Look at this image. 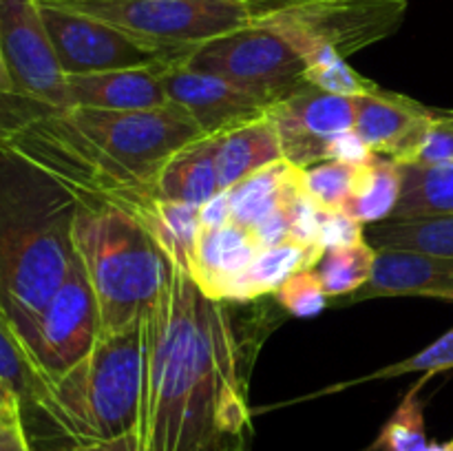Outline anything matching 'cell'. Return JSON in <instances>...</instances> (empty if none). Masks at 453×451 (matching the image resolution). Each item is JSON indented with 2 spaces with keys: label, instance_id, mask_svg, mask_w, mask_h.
<instances>
[{
  "label": "cell",
  "instance_id": "cell-20",
  "mask_svg": "<svg viewBox=\"0 0 453 451\" xmlns=\"http://www.w3.org/2000/svg\"><path fill=\"white\" fill-rule=\"evenodd\" d=\"M155 197L202 206L221 193L217 172V135H203L177 150L155 180Z\"/></svg>",
  "mask_w": 453,
  "mask_h": 451
},
{
  "label": "cell",
  "instance_id": "cell-21",
  "mask_svg": "<svg viewBox=\"0 0 453 451\" xmlns=\"http://www.w3.org/2000/svg\"><path fill=\"white\" fill-rule=\"evenodd\" d=\"M321 246H296V243H283V246L261 248L259 255L252 259L243 272L230 279L221 292V301H234L246 303L259 296L273 294L288 277L299 270H312L321 259Z\"/></svg>",
  "mask_w": 453,
  "mask_h": 451
},
{
  "label": "cell",
  "instance_id": "cell-12",
  "mask_svg": "<svg viewBox=\"0 0 453 451\" xmlns=\"http://www.w3.org/2000/svg\"><path fill=\"white\" fill-rule=\"evenodd\" d=\"M268 115L279 133L283 159L299 168L326 162L327 144L341 133L354 131V97L334 96L303 84L290 96L268 106Z\"/></svg>",
  "mask_w": 453,
  "mask_h": 451
},
{
  "label": "cell",
  "instance_id": "cell-41",
  "mask_svg": "<svg viewBox=\"0 0 453 451\" xmlns=\"http://www.w3.org/2000/svg\"><path fill=\"white\" fill-rule=\"evenodd\" d=\"M425 451H453V438H449L447 442H429Z\"/></svg>",
  "mask_w": 453,
  "mask_h": 451
},
{
  "label": "cell",
  "instance_id": "cell-42",
  "mask_svg": "<svg viewBox=\"0 0 453 451\" xmlns=\"http://www.w3.org/2000/svg\"><path fill=\"white\" fill-rule=\"evenodd\" d=\"M242 3H248V4H252V7H257V4H264V3H268V0H242Z\"/></svg>",
  "mask_w": 453,
  "mask_h": 451
},
{
  "label": "cell",
  "instance_id": "cell-13",
  "mask_svg": "<svg viewBox=\"0 0 453 451\" xmlns=\"http://www.w3.org/2000/svg\"><path fill=\"white\" fill-rule=\"evenodd\" d=\"M168 102L184 109L195 119L203 135H219L228 128L261 118L268 111L264 102L242 91L234 84L190 69L181 60L162 71Z\"/></svg>",
  "mask_w": 453,
  "mask_h": 451
},
{
  "label": "cell",
  "instance_id": "cell-10",
  "mask_svg": "<svg viewBox=\"0 0 453 451\" xmlns=\"http://www.w3.org/2000/svg\"><path fill=\"white\" fill-rule=\"evenodd\" d=\"M102 334L100 310L78 256L62 286L44 305L27 354L44 383H53L78 365Z\"/></svg>",
  "mask_w": 453,
  "mask_h": 451
},
{
  "label": "cell",
  "instance_id": "cell-11",
  "mask_svg": "<svg viewBox=\"0 0 453 451\" xmlns=\"http://www.w3.org/2000/svg\"><path fill=\"white\" fill-rule=\"evenodd\" d=\"M0 49L16 96L56 109L69 106L66 75L35 0H0Z\"/></svg>",
  "mask_w": 453,
  "mask_h": 451
},
{
  "label": "cell",
  "instance_id": "cell-35",
  "mask_svg": "<svg viewBox=\"0 0 453 451\" xmlns=\"http://www.w3.org/2000/svg\"><path fill=\"white\" fill-rule=\"evenodd\" d=\"M374 157V150H372L354 131L341 133V135L332 137L330 144H327V159H336V162L363 166V164H370Z\"/></svg>",
  "mask_w": 453,
  "mask_h": 451
},
{
  "label": "cell",
  "instance_id": "cell-36",
  "mask_svg": "<svg viewBox=\"0 0 453 451\" xmlns=\"http://www.w3.org/2000/svg\"><path fill=\"white\" fill-rule=\"evenodd\" d=\"M199 224H202V228H221V226L230 224L228 190H221L199 206Z\"/></svg>",
  "mask_w": 453,
  "mask_h": 451
},
{
  "label": "cell",
  "instance_id": "cell-40",
  "mask_svg": "<svg viewBox=\"0 0 453 451\" xmlns=\"http://www.w3.org/2000/svg\"><path fill=\"white\" fill-rule=\"evenodd\" d=\"M13 93V82H12V75H9L7 65H4V57H3V49H0V100H4L7 96Z\"/></svg>",
  "mask_w": 453,
  "mask_h": 451
},
{
  "label": "cell",
  "instance_id": "cell-2",
  "mask_svg": "<svg viewBox=\"0 0 453 451\" xmlns=\"http://www.w3.org/2000/svg\"><path fill=\"white\" fill-rule=\"evenodd\" d=\"M75 212L56 180L0 144V318L25 349L75 259Z\"/></svg>",
  "mask_w": 453,
  "mask_h": 451
},
{
  "label": "cell",
  "instance_id": "cell-18",
  "mask_svg": "<svg viewBox=\"0 0 453 451\" xmlns=\"http://www.w3.org/2000/svg\"><path fill=\"white\" fill-rule=\"evenodd\" d=\"M305 193L303 168L288 159L270 164L234 184L230 195V221L246 230H255L273 212Z\"/></svg>",
  "mask_w": 453,
  "mask_h": 451
},
{
  "label": "cell",
  "instance_id": "cell-27",
  "mask_svg": "<svg viewBox=\"0 0 453 451\" xmlns=\"http://www.w3.org/2000/svg\"><path fill=\"white\" fill-rule=\"evenodd\" d=\"M199 230V206L159 199L150 234L162 246L173 265L188 270Z\"/></svg>",
  "mask_w": 453,
  "mask_h": 451
},
{
  "label": "cell",
  "instance_id": "cell-7",
  "mask_svg": "<svg viewBox=\"0 0 453 451\" xmlns=\"http://www.w3.org/2000/svg\"><path fill=\"white\" fill-rule=\"evenodd\" d=\"M66 118L124 171L155 186L164 164L203 137L202 128L175 104L150 111H102L66 106Z\"/></svg>",
  "mask_w": 453,
  "mask_h": 451
},
{
  "label": "cell",
  "instance_id": "cell-9",
  "mask_svg": "<svg viewBox=\"0 0 453 451\" xmlns=\"http://www.w3.org/2000/svg\"><path fill=\"white\" fill-rule=\"evenodd\" d=\"M40 16L65 75L168 66L186 56L58 4H40Z\"/></svg>",
  "mask_w": 453,
  "mask_h": 451
},
{
  "label": "cell",
  "instance_id": "cell-29",
  "mask_svg": "<svg viewBox=\"0 0 453 451\" xmlns=\"http://www.w3.org/2000/svg\"><path fill=\"white\" fill-rule=\"evenodd\" d=\"M303 82L314 88H321V91L334 93V96L343 97L370 96V93L380 88L374 80L363 78L358 71H354L352 66L348 65L345 57L330 51V49L317 51L312 57L305 60Z\"/></svg>",
  "mask_w": 453,
  "mask_h": 451
},
{
  "label": "cell",
  "instance_id": "cell-24",
  "mask_svg": "<svg viewBox=\"0 0 453 451\" xmlns=\"http://www.w3.org/2000/svg\"><path fill=\"white\" fill-rule=\"evenodd\" d=\"M401 164L376 155L370 164L361 166L354 190L341 210L363 226L389 219L401 197Z\"/></svg>",
  "mask_w": 453,
  "mask_h": 451
},
{
  "label": "cell",
  "instance_id": "cell-37",
  "mask_svg": "<svg viewBox=\"0 0 453 451\" xmlns=\"http://www.w3.org/2000/svg\"><path fill=\"white\" fill-rule=\"evenodd\" d=\"M0 451H34L22 423H0Z\"/></svg>",
  "mask_w": 453,
  "mask_h": 451
},
{
  "label": "cell",
  "instance_id": "cell-34",
  "mask_svg": "<svg viewBox=\"0 0 453 451\" xmlns=\"http://www.w3.org/2000/svg\"><path fill=\"white\" fill-rule=\"evenodd\" d=\"M365 239V226L343 210L319 212V243L321 248H336Z\"/></svg>",
  "mask_w": 453,
  "mask_h": 451
},
{
  "label": "cell",
  "instance_id": "cell-38",
  "mask_svg": "<svg viewBox=\"0 0 453 451\" xmlns=\"http://www.w3.org/2000/svg\"><path fill=\"white\" fill-rule=\"evenodd\" d=\"M73 451H144V445L140 440V433L131 432L124 433V436L111 438V440H100L91 442V445L78 447Z\"/></svg>",
  "mask_w": 453,
  "mask_h": 451
},
{
  "label": "cell",
  "instance_id": "cell-6",
  "mask_svg": "<svg viewBox=\"0 0 453 451\" xmlns=\"http://www.w3.org/2000/svg\"><path fill=\"white\" fill-rule=\"evenodd\" d=\"M162 47L186 51L248 27L252 4L242 0H53Z\"/></svg>",
  "mask_w": 453,
  "mask_h": 451
},
{
  "label": "cell",
  "instance_id": "cell-16",
  "mask_svg": "<svg viewBox=\"0 0 453 451\" xmlns=\"http://www.w3.org/2000/svg\"><path fill=\"white\" fill-rule=\"evenodd\" d=\"M164 69L166 66L66 75L69 106L102 111L162 109L171 104L164 88Z\"/></svg>",
  "mask_w": 453,
  "mask_h": 451
},
{
  "label": "cell",
  "instance_id": "cell-8",
  "mask_svg": "<svg viewBox=\"0 0 453 451\" xmlns=\"http://www.w3.org/2000/svg\"><path fill=\"white\" fill-rule=\"evenodd\" d=\"M181 62L234 84L265 106L305 84L303 56L286 35L257 22L190 49Z\"/></svg>",
  "mask_w": 453,
  "mask_h": 451
},
{
  "label": "cell",
  "instance_id": "cell-15",
  "mask_svg": "<svg viewBox=\"0 0 453 451\" xmlns=\"http://www.w3.org/2000/svg\"><path fill=\"white\" fill-rule=\"evenodd\" d=\"M354 104H357L354 133L376 155H385L394 162L405 157L423 131L425 122L434 113V109L414 97L398 96L383 88L370 96L354 97Z\"/></svg>",
  "mask_w": 453,
  "mask_h": 451
},
{
  "label": "cell",
  "instance_id": "cell-3",
  "mask_svg": "<svg viewBox=\"0 0 453 451\" xmlns=\"http://www.w3.org/2000/svg\"><path fill=\"white\" fill-rule=\"evenodd\" d=\"M142 318L115 334H102L78 365L47 385L42 409L25 424L34 451H73L137 432Z\"/></svg>",
  "mask_w": 453,
  "mask_h": 451
},
{
  "label": "cell",
  "instance_id": "cell-43",
  "mask_svg": "<svg viewBox=\"0 0 453 451\" xmlns=\"http://www.w3.org/2000/svg\"><path fill=\"white\" fill-rule=\"evenodd\" d=\"M38 4H47V3H53V0H35Z\"/></svg>",
  "mask_w": 453,
  "mask_h": 451
},
{
  "label": "cell",
  "instance_id": "cell-30",
  "mask_svg": "<svg viewBox=\"0 0 453 451\" xmlns=\"http://www.w3.org/2000/svg\"><path fill=\"white\" fill-rule=\"evenodd\" d=\"M453 370V327L447 330L445 334L438 336L434 343H429L427 348H423L420 352H416L414 356L405 358V361L392 363V365H385L380 370L372 371V374L358 376V378L348 380V383L341 385H332V387L323 389V392L314 394V396H323V394H332L339 392V389L352 387V385H363V383H372V380H380V378H396V376L403 374H414V371H420V374H427L432 378L434 374L438 371H447Z\"/></svg>",
  "mask_w": 453,
  "mask_h": 451
},
{
  "label": "cell",
  "instance_id": "cell-5",
  "mask_svg": "<svg viewBox=\"0 0 453 451\" xmlns=\"http://www.w3.org/2000/svg\"><path fill=\"white\" fill-rule=\"evenodd\" d=\"M252 22L279 31L303 56L330 49L348 60L403 25L407 0H268Z\"/></svg>",
  "mask_w": 453,
  "mask_h": 451
},
{
  "label": "cell",
  "instance_id": "cell-19",
  "mask_svg": "<svg viewBox=\"0 0 453 451\" xmlns=\"http://www.w3.org/2000/svg\"><path fill=\"white\" fill-rule=\"evenodd\" d=\"M279 159H283L281 140L268 111L261 118L217 135V172L221 190H230L248 175Z\"/></svg>",
  "mask_w": 453,
  "mask_h": 451
},
{
  "label": "cell",
  "instance_id": "cell-31",
  "mask_svg": "<svg viewBox=\"0 0 453 451\" xmlns=\"http://www.w3.org/2000/svg\"><path fill=\"white\" fill-rule=\"evenodd\" d=\"M361 166L326 159L303 168V188L308 197L323 210H341L354 190Z\"/></svg>",
  "mask_w": 453,
  "mask_h": 451
},
{
  "label": "cell",
  "instance_id": "cell-1",
  "mask_svg": "<svg viewBox=\"0 0 453 451\" xmlns=\"http://www.w3.org/2000/svg\"><path fill=\"white\" fill-rule=\"evenodd\" d=\"M142 340L144 451H252L243 348L228 303L173 265L166 290L142 318Z\"/></svg>",
  "mask_w": 453,
  "mask_h": 451
},
{
  "label": "cell",
  "instance_id": "cell-25",
  "mask_svg": "<svg viewBox=\"0 0 453 451\" xmlns=\"http://www.w3.org/2000/svg\"><path fill=\"white\" fill-rule=\"evenodd\" d=\"M0 380L20 401L22 424L34 420L47 401V383L35 370L25 345L3 318H0Z\"/></svg>",
  "mask_w": 453,
  "mask_h": 451
},
{
  "label": "cell",
  "instance_id": "cell-4",
  "mask_svg": "<svg viewBox=\"0 0 453 451\" xmlns=\"http://www.w3.org/2000/svg\"><path fill=\"white\" fill-rule=\"evenodd\" d=\"M73 250L96 294L102 334L140 321L171 281L173 264L150 230L115 208L78 206Z\"/></svg>",
  "mask_w": 453,
  "mask_h": 451
},
{
  "label": "cell",
  "instance_id": "cell-22",
  "mask_svg": "<svg viewBox=\"0 0 453 451\" xmlns=\"http://www.w3.org/2000/svg\"><path fill=\"white\" fill-rule=\"evenodd\" d=\"M401 180L389 219L453 215V164H401Z\"/></svg>",
  "mask_w": 453,
  "mask_h": 451
},
{
  "label": "cell",
  "instance_id": "cell-32",
  "mask_svg": "<svg viewBox=\"0 0 453 451\" xmlns=\"http://www.w3.org/2000/svg\"><path fill=\"white\" fill-rule=\"evenodd\" d=\"M398 164H453V109H434Z\"/></svg>",
  "mask_w": 453,
  "mask_h": 451
},
{
  "label": "cell",
  "instance_id": "cell-14",
  "mask_svg": "<svg viewBox=\"0 0 453 451\" xmlns=\"http://www.w3.org/2000/svg\"><path fill=\"white\" fill-rule=\"evenodd\" d=\"M383 296H429L453 301V256L411 250H376L370 281L336 303L349 305Z\"/></svg>",
  "mask_w": 453,
  "mask_h": 451
},
{
  "label": "cell",
  "instance_id": "cell-26",
  "mask_svg": "<svg viewBox=\"0 0 453 451\" xmlns=\"http://www.w3.org/2000/svg\"><path fill=\"white\" fill-rule=\"evenodd\" d=\"M376 261V248L363 241L348 246L326 248L321 259L314 265V274L321 281L327 299H345L361 290L372 277Z\"/></svg>",
  "mask_w": 453,
  "mask_h": 451
},
{
  "label": "cell",
  "instance_id": "cell-39",
  "mask_svg": "<svg viewBox=\"0 0 453 451\" xmlns=\"http://www.w3.org/2000/svg\"><path fill=\"white\" fill-rule=\"evenodd\" d=\"M0 423H22L20 401L3 380H0Z\"/></svg>",
  "mask_w": 453,
  "mask_h": 451
},
{
  "label": "cell",
  "instance_id": "cell-17",
  "mask_svg": "<svg viewBox=\"0 0 453 451\" xmlns=\"http://www.w3.org/2000/svg\"><path fill=\"white\" fill-rule=\"evenodd\" d=\"M259 250L255 234L233 221L221 228H202L190 256L188 274L203 294L221 301L226 283L243 272Z\"/></svg>",
  "mask_w": 453,
  "mask_h": 451
},
{
  "label": "cell",
  "instance_id": "cell-33",
  "mask_svg": "<svg viewBox=\"0 0 453 451\" xmlns=\"http://www.w3.org/2000/svg\"><path fill=\"white\" fill-rule=\"evenodd\" d=\"M273 296L288 314L299 318L317 317L327 305V294L314 270H299L292 277H288L273 292Z\"/></svg>",
  "mask_w": 453,
  "mask_h": 451
},
{
  "label": "cell",
  "instance_id": "cell-28",
  "mask_svg": "<svg viewBox=\"0 0 453 451\" xmlns=\"http://www.w3.org/2000/svg\"><path fill=\"white\" fill-rule=\"evenodd\" d=\"M429 376L423 374L418 383L405 394L401 405L394 409L388 423L379 432L376 440L363 451H425L429 447L427 429H425V405L418 392L427 383Z\"/></svg>",
  "mask_w": 453,
  "mask_h": 451
},
{
  "label": "cell",
  "instance_id": "cell-23",
  "mask_svg": "<svg viewBox=\"0 0 453 451\" xmlns=\"http://www.w3.org/2000/svg\"><path fill=\"white\" fill-rule=\"evenodd\" d=\"M365 241L376 250H411L453 256V215L383 219L367 224Z\"/></svg>",
  "mask_w": 453,
  "mask_h": 451
}]
</instances>
